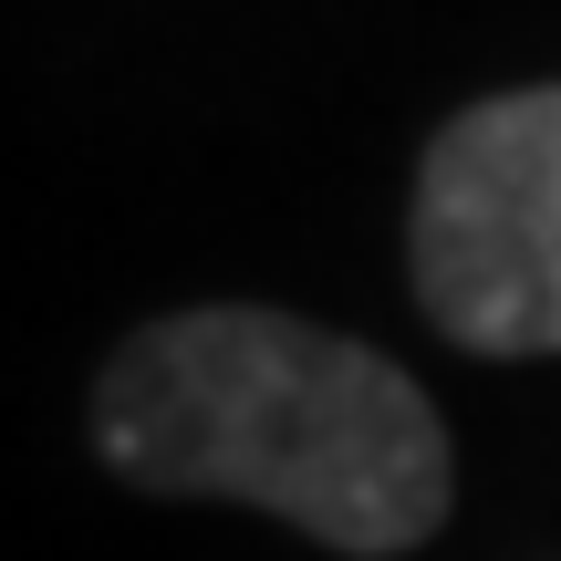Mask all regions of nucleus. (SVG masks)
I'll return each mask as SVG.
<instances>
[{
    "mask_svg": "<svg viewBox=\"0 0 561 561\" xmlns=\"http://www.w3.org/2000/svg\"><path fill=\"white\" fill-rule=\"evenodd\" d=\"M94 447L146 500H240L343 561H396L458 510L426 385L271 301H198L125 333L94 375Z\"/></svg>",
    "mask_w": 561,
    "mask_h": 561,
    "instance_id": "f257e3e1",
    "label": "nucleus"
},
{
    "mask_svg": "<svg viewBox=\"0 0 561 561\" xmlns=\"http://www.w3.org/2000/svg\"><path fill=\"white\" fill-rule=\"evenodd\" d=\"M405 271L458 354H561V83L489 94L426 136Z\"/></svg>",
    "mask_w": 561,
    "mask_h": 561,
    "instance_id": "f03ea898",
    "label": "nucleus"
}]
</instances>
